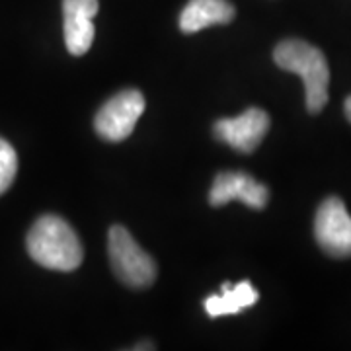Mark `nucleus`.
Masks as SVG:
<instances>
[{
    "label": "nucleus",
    "instance_id": "9",
    "mask_svg": "<svg viewBox=\"0 0 351 351\" xmlns=\"http://www.w3.org/2000/svg\"><path fill=\"white\" fill-rule=\"evenodd\" d=\"M234 14V6L228 0H189L180 14V29L184 34H195L209 25L232 22Z\"/></svg>",
    "mask_w": 351,
    "mask_h": 351
},
{
    "label": "nucleus",
    "instance_id": "12",
    "mask_svg": "<svg viewBox=\"0 0 351 351\" xmlns=\"http://www.w3.org/2000/svg\"><path fill=\"white\" fill-rule=\"evenodd\" d=\"M343 110H346V117L351 121V96L346 100V106H343Z\"/></svg>",
    "mask_w": 351,
    "mask_h": 351
},
{
    "label": "nucleus",
    "instance_id": "3",
    "mask_svg": "<svg viewBox=\"0 0 351 351\" xmlns=\"http://www.w3.org/2000/svg\"><path fill=\"white\" fill-rule=\"evenodd\" d=\"M108 254L115 276L127 287L145 289L154 283L156 263L138 246L127 228L112 226L108 237Z\"/></svg>",
    "mask_w": 351,
    "mask_h": 351
},
{
    "label": "nucleus",
    "instance_id": "6",
    "mask_svg": "<svg viewBox=\"0 0 351 351\" xmlns=\"http://www.w3.org/2000/svg\"><path fill=\"white\" fill-rule=\"evenodd\" d=\"M269 131V115L260 108H250L239 117L219 119L215 123V135L234 151L250 154Z\"/></svg>",
    "mask_w": 351,
    "mask_h": 351
},
{
    "label": "nucleus",
    "instance_id": "7",
    "mask_svg": "<svg viewBox=\"0 0 351 351\" xmlns=\"http://www.w3.org/2000/svg\"><path fill=\"white\" fill-rule=\"evenodd\" d=\"M232 199H240L252 209H263L269 199V191L263 184H258L244 172H221L217 174L213 188L209 191V203L213 207L226 205Z\"/></svg>",
    "mask_w": 351,
    "mask_h": 351
},
{
    "label": "nucleus",
    "instance_id": "10",
    "mask_svg": "<svg viewBox=\"0 0 351 351\" xmlns=\"http://www.w3.org/2000/svg\"><path fill=\"white\" fill-rule=\"evenodd\" d=\"M258 301V291L252 287L250 281H242L237 287L228 283L223 285V295H211L205 301V311L211 318L225 316V314H239L240 308L252 306Z\"/></svg>",
    "mask_w": 351,
    "mask_h": 351
},
{
    "label": "nucleus",
    "instance_id": "5",
    "mask_svg": "<svg viewBox=\"0 0 351 351\" xmlns=\"http://www.w3.org/2000/svg\"><path fill=\"white\" fill-rule=\"evenodd\" d=\"M314 237L328 256H351V215L339 197H328L320 203L314 219Z\"/></svg>",
    "mask_w": 351,
    "mask_h": 351
},
{
    "label": "nucleus",
    "instance_id": "4",
    "mask_svg": "<svg viewBox=\"0 0 351 351\" xmlns=\"http://www.w3.org/2000/svg\"><path fill=\"white\" fill-rule=\"evenodd\" d=\"M145 112V98L138 90H123L106 101L96 113V133L106 141H125Z\"/></svg>",
    "mask_w": 351,
    "mask_h": 351
},
{
    "label": "nucleus",
    "instance_id": "2",
    "mask_svg": "<svg viewBox=\"0 0 351 351\" xmlns=\"http://www.w3.org/2000/svg\"><path fill=\"white\" fill-rule=\"evenodd\" d=\"M276 64L302 78L306 90V110L318 113L328 104L330 69L324 53L301 39L281 41L274 51Z\"/></svg>",
    "mask_w": 351,
    "mask_h": 351
},
{
    "label": "nucleus",
    "instance_id": "8",
    "mask_svg": "<svg viewBox=\"0 0 351 351\" xmlns=\"http://www.w3.org/2000/svg\"><path fill=\"white\" fill-rule=\"evenodd\" d=\"M98 0H63L64 43L71 55H84L96 36L94 16L98 14Z\"/></svg>",
    "mask_w": 351,
    "mask_h": 351
},
{
    "label": "nucleus",
    "instance_id": "1",
    "mask_svg": "<svg viewBox=\"0 0 351 351\" xmlns=\"http://www.w3.org/2000/svg\"><path fill=\"white\" fill-rule=\"evenodd\" d=\"M25 246L34 262L55 271H75L84 260L78 234L57 215L39 217L27 232Z\"/></svg>",
    "mask_w": 351,
    "mask_h": 351
},
{
    "label": "nucleus",
    "instance_id": "11",
    "mask_svg": "<svg viewBox=\"0 0 351 351\" xmlns=\"http://www.w3.org/2000/svg\"><path fill=\"white\" fill-rule=\"evenodd\" d=\"M18 172V156L14 147L0 137V195L12 186Z\"/></svg>",
    "mask_w": 351,
    "mask_h": 351
}]
</instances>
